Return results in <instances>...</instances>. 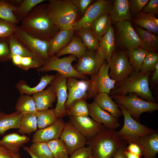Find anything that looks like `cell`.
Returning a JSON list of instances; mask_svg holds the SVG:
<instances>
[{
    "label": "cell",
    "mask_w": 158,
    "mask_h": 158,
    "mask_svg": "<svg viewBox=\"0 0 158 158\" xmlns=\"http://www.w3.org/2000/svg\"><path fill=\"white\" fill-rule=\"evenodd\" d=\"M47 5L42 3L35 6L21 21L20 27L30 35L49 42L59 30L49 18Z\"/></svg>",
    "instance_id": "obj_1"
},
{
    "label": "cell",
    "mask_w": 158,
    "mask_h": 158,
    "mask_svg": "<svg viewBox=\"0 0 158 158\" xmlns=\"http://www.w3.org/2000/svg\"><path fill=\"white\" fill-rule=\"evenodd\" d=\"M127 143L118 137L115 130L104 127L95 136L87 140L86 145L91 148L93 158H113L117 150L127 147Z\"/></svg>",
    "instance_id": "obj_2"
},
{
    "label": "cell",
    "mask_w": 158,
    "mask_h": 158,
    "mask_svg": "<svg viewBox=\"0 0 158 158\" xmlns=\"http://www.w3.org/2000/svg\"><path fill=\"white\" fill-rule=\"evenodd\" d=\"M48 1V16L59 30L72 29L81 17L78 9L70 0Z\"/></svg>",
    "instance_id": "obj_3"
},
{
    "label": "cell",
    "mask_w": 158,
    "mask_h": 158,
    "mask_svg": "<svg viewBox=\"0 0 158 158\" xmlns=\"http://www.w3.org/2000/svg\"><path fill=\"white\" fill-rule=\"evenodd\" d=\"M151 72L143 73L133 71L123 81L116 83L117 85L111 90V95H126L134 93L141 98L154 103V99L149 85V78Z\"/></svg>",
    "instance_id": "obj_4"
},
{
    "label": "cell",
    "mask_w": 158,
    "mask_h": 158,
    "mask_svg": "<svg viewBox=\"0 0 158 158\" xmlns=\"http://www.w3.org/2000/svg\"><path fill=\"white\" fill-rule=\"evenodd\" d=\"M111 97L117 104L122 106L133 119L139 122L142 113L152 112L158 110L157 103L144 100L134 93H130L127 96L111 95Z\"/></svg>",
    "instance_id": "obj_5"
},
{
    "label": "cell",
    "mask_w": 158,
    "mask_h": 158,
    "mask_svg": "<svg viewBox=\"0 0 158 158\" xmlns=\"http://www.w3.org/2000/svg\"><path fill=\"white\" fill-rule=\"evenodd\" d=\"M76 58L71 55L60 58L55 56L49 58L44 64L37 68L38 73L55 71L66 77H74L81 80H88V77L78 73L73 68L72 63L76 61Z\"/></svg>",
    "instance_id": "obj_6"
},
{
    "label": "cell",
    "mask_w": 158,
    "mask_h": 158,
    "mask_svg": "<svg viewBox=\"0 0 158 158\" xmlns=\"http://www.w3.org/2000/svg\"><path fill=\"white\" fill-rule=\"evenodd\" d=\"M124 117V124L117 134L121 139L126 141L129 144L133 142L136 144L141 136L153 133L152 128L142 124L135 120L127 111L122 105H118Z\"/></svg>",
    "instance_id": "obj_7"
},
{
    "label": "cell",
    "mask_w": 158,
    "mask_h": 158,
    "mask_svg": "<svg viewBox=\"0 0 158 158\" xmlns=\"http://www.w3.org/2000/svg\"><path fill=\"white\" fill-rule=\"evenodd\" d=\"M109 68L107 62L104 61L98 73L91 76L87 99L94 98L102 93L110 94L111 90L115 88L116 83L109 75Z\"/></svg>",
    "instance_id": "obj_8"
},
{
    "label": "cell",
    "mask_w": 158,
    "mask_h": 158,
    "mask_svg": "<svg viewBox=\"0 0 158 158\" xmlns=\"http://www.w3.org/2000/svg\"><path fill=\"white\" fill-rule=\"evenodd\" d=\"M116 42L122 49L127 51L142 48L143 44L133 28L131 21L126 20L115 23Z\"/></svg>",
    "instance_id": "obj_9"
},
{
    "label": "cell",
    "mask_w": 158,
    "mask_h": 158,
    "mask_svg": "<svg viewBox=\"0 0 158 158\" xmlns=\"http://www.w3.org/2000/svg\"><path fill=\"white\" fill-rule=\"evenodd\" d=\"M107 62L109 67V75L116 83L123 81L133 71L126 52L124 50L114 52Z\"/></svg>",
    "instance_id": "obj_10"
},
{
    "label": "cell",
    "mask_w": 158,
    "mask_h": 158,
    "mask_svg": "<svg viewBox=\"0 0 158 158\" xmlns=\"http://www.w3.org/2000/svg\"><path fill=\"white\" fill-rule=\"evenodd\" d=\"M105 60L98 50H87L77 63L72 66L79 73L91 77L98 73Z\"/></svg>",
    "instance_id": "obj_11"
},
{
    "label": "cell",
    "mask_w": 158,
    "mask_h": 158,
    "mask_svg": "<svg viewBox=\"0 0 158 158\" xmlns=\"http://www.w3.org/2000/svg\"><path fill=\"white\" fill-rule=\"evenodd\" d=\"M13 35L40 59L45 61L49 58L48 54L49 42L30 35L18 25Z\"/></svg>",
    "instance_id": "obj_12"
},
{
    "label": "cell",
    "mask_w": 158,
    "mask_h": 158,
    "mask_svg": "<svg viewBox=\"0 0 158 158\" xmlns=\"http://www.w3.org/2000/svg\"><path fill=\"white\" fill-rule=\"evenodd\" d=\"M112 1L111 0H97L89 6L72 29L75 32L84 28H89L92 23L104 12L110 11Z\"/></svg>",
    "instance_id": "obj_13"
},
{
    "label": "cell",
    "mask_w": 158,
    "mask_h": 158,
    "mask_svg": "<svg viewBox=\"0 0 158 158\" xmlns=\"http://www.w3.org/2000/svg\"><path fill=\"white\" fill-rule=\"evenodd\" d=\"M60 138L70 155L76 150L85 147L87 140L69 121L65 123Z\"/></svg>",
    "instance_id": "obj_14"
},
{
    "label": "cell",
    "mask_w": 158,
    "mask_h": 158,
    "mask_svg": "<svg viewBox=\"0 0 158 158\" xmlns=\"http://www.w3.org/2000/svg\"><path fill=\"white\" fill-rule=\"evenodd\" d=\"M67 78L57 72L54 78L49 84L54 88L57 99L56 107L54 109L57 118L68 115L65 107L68 95Z\"/></svg>",
    "instance_id": "obj_15"
},
{
    "label": "cell",
    "mask_w": 158,
    "mask_h": 158,
    "mask_svg": "<svg viewBox=\"0 0 158 158\" xmlns=\"http://www.w3.org/2000/svg\"><path fill=\"white\" fill-rule=\"evenodd\" d=\"M89 82L90 79L78 80L74 77L67 78L66 85L68 95L65 104L66 109L77 100L84 98L87 99Z\"/></svg>",
    "instance_id": "obj_16"
},
{
    "label": "cell",
    "mask_w": 158,
    "mask_h": 158,
    "mask_svg": "<svg viewBox=\"0 0 158 158\" xmlns=\"http://www.w3.org/2000/svg\"><path fill=\"white\" fill-rule=\"evenodd\" d=\"M69 121L73 126L87 139L96 135L104 127L88 116L74 117L69 116Z\"/></svg>",
    "instance_id": "obj_17"
},
{
    "label": "cell",
    "mask_w": 158,
    "mask_h": 158,
    "mask_svg": "<svg viewBox=\"0 0 158 158\" xmlns=\"http://www.w3.org/2000/svg\"><path fill=\"white\" fill-rule=\"evenodd\" d=\"M88 107L89 115L97 122L102 124L104 128L115 130L121 126L118 118L102 109L94 101L88 104Z\"/></svg>",
    "instance_id": "obj_18"
},
{
    "label": "cell",
    "mask_w": 158,
    "mask_h": 158,
    "mask_svg": "<svg viewBox=\"0 0 158 158\" xmlns=\"http://www.w3.org/2000/svg\"><path fill=\"white\" fill-rule=\"evenodd\" d=\"M65 123L62 118H57L52 124L36 131L32 135V142H47L59 138L64 129Z\"/></svg>",
    "instance_id": "obj_19"
},
{
    "label": "cell",
    "mask_w": 158,
    "mask_h": 158,
    "mask_svg": "<svg viewBox=\"0 0 158 158\" xmlns=\"http://www.w3.org/2000/svg\"><path fill=\"white\" fill-rule=\"evenodd\" d=\"M75 32L72 28L59 30L49 42L48 52L49 57L55 56L60 50L66 46L71 41Z\"/></svg>",
    "instance_id": "obj_20"
},
{
    "label": "cell",
    "mask_w": 158,
    "mask_h": 158,
    "mask_svg": "<svg viewBox=\"0 0 158 158\" xmlns=\"http://www.w3.org/2000/svg\"><path fill=\"white\" fill-rule=\"evenodd\" d=\"M141 149L144 158H156L158 152V133L157 131L140 137L136 143Z\"/></svg>",
    "instance_id": "obj_21"
},
{
    "label": "cell",
    "mask_w": 158,
    "mask_h": 158,
    "mask_svg": "<svg viewBox=\"0 0 158 158\" xmlns=\"http://www.w3.org/2000/svg\"><path fill=\"white\" fill-rule=\"evenodd\" d=\"M109 13L112 22L130 20L131 16L129 1L115 0L113 1Z\"/></svg>",
    "instance_id": "obj_22"
},
{
    "label": "cell",
    "mask_w": 158,
    "mask_h": 158,
    "mask_svg": "<svg viewBox=\"0 0 158 158\" xmlns=\"http://www.w3.org/2000/svg\"><path fill=\"white\" fill-rule=\"evenodd\" d=\"M30 140L27 136L13 132L4 136L0 140V145L13 154L18 153L20 147Z\"/></svg>",
    "instance_id": "obj_23"
},
{
    "label": "cell",
    "mask_w": 158,
    "mask_h": 158,
    "mask_svg": "<svg viewBox=\"0 0 158 158\" xmlns=\"http://www.w3.org/2000/svg\"><path fill=\"white\" fill-rule=\"evenodd\" d=\"M116 37L114 27L111 25L108 30L99 41L98 50L107 61L114 53Z\"/></svg>",
    "instance_id": "obj_24"
},
{
    "label": "cell",
    "mask_w": 158,
    "mask_h": 158,
    "mask_svg": "<svg viewBox=\"0 0 158 158\" xmlns=\"http://www.w3.org/2000/svg\"><path fill=\"white\" fill-rule=\"evenodd\" d=\"M55 75L46 74L42 75L39 83L34 87L28 85L26 82L23 80H19L15 84L16 88L20 95H33L43 90L54 79Z\"/></svg>",
    "instance_id": "obj_25"
},
{
    "label": "cell",
    "mask_w": 158,
    "mask_h": 158,
    "mask_svg": "<svg viewBox=\"0 0 158 158\" xmlns=\"http://www.w3.org/2000/svg\"><path fill=\"white\" fill-rule=\"evenodd\" d=\"M38 111H43L49 109L57 99L54 90L51 86L46 89L32 95Z\"/></svg>",
    "instance_id": "obj_26"
},
{
    "label": "cell",
    "mask_w": 158,
    "mask_h": 158,
    "mask_svg": "<svg viewBox=\"0 0 158 158\" xmlns=\"http://www.w3.org/2000/svg\"><path fill=\"white\" fill-rule=\"evenodd\" d=\"M87 50L80 38L75 35L70 42L60 50L55 55L57 57L66 54L72 55L78 59L80 58Z\"/></svg>",
    "instance_id": "obj_27"
},
{
    "label": "cell",
    "mask_w": 158,
    "mask_h": 158,
    "mask_svg": "<svg viewBox=\"0 0 158 158\" xmlns=\"http://www.w3.org/2000/svg\"><path fill=\"white\" fill-rule=\"evenodd\" d=\"M111 23L109 12H105L94 21L89 28L95 37L99 41L108 30Z\"/></svg>",
    "instance_id": "obj_28"
},
{
    "label": "cell",
    "mask_w": 158,
    "mask_h": 158,
    "mask_svg": "<svg viewBox=\"0 0 158 158\" xmlns=\"http://www.w3.org/2000/svg\"><path fill=\"white\" fill-rule=\"evenodd\" d=\"M93 99L94 101L101 108L109 112L114 117L118 118L123 115L121 110L118 108V105L107 93H100Z\"/></svg>",
    "instance_id": "obj_29"
},
{
    "label": "cell",
    "mask_w": 158,
    "mask_h": 158,
    "mask_svg": "<svg viewBox=\"0 0 158 158\" xmlns=\"http://www.w3.org/2000/svg\"><path fill=\"white\" fill-rule=\"evenodd\" d=\"M23 115L18 111L8 114L0 111V135L9 129H18Z\"/></svg>",
    "instance_id": "obj_30"
},
{
    "label": "cell",
    "mask_w": 158,
    "mask_h": 158,
    "mask_svg": "<svg viewBox=\"0 0 158 158\" xmlns=\"http://www.w3.org/2000/svg\"><path fill=\"white\" fill-rule=\"evenodd\" d=\"M134 29L143 44V48L148 51L156 52L158 49V36L136 25Z\"/></svg>",
    "instance_id": "obj_31"
},
{
    "label": "cell",
    "mask_w": 158,
    "mask_h": 158,
    "mask_svg": "<svg viewBox=\"0 0 158 158\" xmlns=\"http://www.w3.org/2000/svg\"><path fill=\"white\" fill-rule=\"evenodd\" d=\"M8 38L11 56L12 55H19L22 57H30L41 63L42 65L44 64L45 61L36 56L13 35Z\"/></svg>",
    "instance_id": "obj_32"
},
{
    "label": "cell",
    "mask_w": 158,
    "mask_h": 158,
    "mask_svg": "<svg viewBox=\"0 0 158 158\" xmlns=\"http://www.w3.org/2000/svg\"><path fill=\"white\" fill-rule=\"evenodd\" d=\"M155 16L153 14L141 11L132 17L131 21L135 25L157 35L158 34V26L154 24L153 20Z\"/></svg>",
    "instance_id": "obj_33"
},
{
    "label": "cell",
    "mask_w": 158,
    "mask_h": 158,
    "mask_svg": "<svg viewBox=\"0 0 158 158\" xmlns=\"http://www.w3.org/2000/svg\"><path fill=\"white\" fill-rule=\"evenodd\" d=\"M15 109L23 114H36L38 111L32 96L26 94L20 95L15 104Z\"/></svg>",
    "instance_id": "obj_34"
},
{
    "label": "cell",
    "mask_w": 158,
    "mask_h": 158,
    "mask_svg": "<svg viewBox=\"0 0 158 158\" xmlns=\"http://www.w3.org/2000/svg\"><path fill=\"white\" fill-rule=\"evenodd\" d=\"M126 52L133 71H140L142 63L148 51L139 48L130 49Z\"/></svg>",
    "instance_id": "obj_35"
},
{
    "label": "cell",
    "mask_w": 158,
    "mask_h": 158,
    "mask_svg": "<svg viewBox=\"0 0 158 158\" xmlns=\"http://www.w3.org/2000/svg\"><path fill=\"white\" fill-rule=\"evenodd\" d=\"M37 122L36 114H23L18 132L22 135L26 134L30 135L37 131Z\"/></svg>",
    "instance_id": "obj_36"
},
{
    "label": "cell",
    "mask_w": 158,
    "mask_h": 158,
    "mask_svg": "<svg viewBox=\"0 0 158 158\" xmlns=\"http://www.w3.org/2000/svg\"><path fill=\"white\" fill-rule=\"evenodd\" d=\"M75 34L80 37L87 50H98L99 41L94 35L89 28H81L75 31Z\"/></svg>",
    "instance_id": "obj_37"
},
{
    "label": "cell",
    "mask_w": 158,
    "mask_h": 158,
    "mask_svg": "<svg viewBox=\"0 0 158 158\" xmlns=\"http://www.w3.org/2000/svg\"><path fill=\"white\" fill-rule=\"evenodd\" d=\"M45 1L46 0H23L21 4L13 11V13L20 23L35 6Z\"/></svg>",
    "instance_id": "obj_38"
},
{
    "label": "cell",
    "mask_w": 158,
    "mask_h": 158,
    "mask_svg": "<svg viewBox=\"0 0 158 158\" xmlns=\"http://www.w3.org/2000/svg\"><path fill=\"white\" fill-rule=\"evenodd\" d=\"M86 99L84 98L73 102L67 109V114L74 117L88 116L89 112Z\"/></svg>",
    "instance_id": "obj_39"
},
{
    "label": "cell",
    "mask_w": 158,
    "mask_h": 158,
    "mask_svg": "<svg viewBox=\"0 0 158 158\" xmlns=\"http://www.w3.org/2000/svg\"><path fill=\"white\" fill-rule=\"evenodd\" d=\"M38 128L39 129L45 128L54 123L57 120L54 109L38 111L36 114Z\"/></svg>",
    "instance_id": "obj_40"
},
{
    "label": "cell",
    "mask_w": 158,
    "mask_h": 158,
    "mask_svg": "<svg viewBox=\"0 0 158 158\" xmlns=\"http://www.w3.org/2000/svg\"><path fill=\"white\" fill-rule=\"evenodd\" d=\"M16 8L9 0H0V18L16 24H18L19 22L13 13Z\"/></svg>",
    "instance_id": "obj_41"
},
{
    "label": "cell",
    "mask_w": 158,
    "mask_h": 158,
    "mask_svg": "<svg viewBox=\"0 0 158 158\" xmlns=\"http://www.w3.org/2000/svg\"><path fill=\"white\" fill-rule=\"evenodd\" d=\"M28 148L38 158H54L47 142L33 143Z\"/></svg>",
    "instance_id": "obj_42"
},
{
    "label": "cell",
    "mask_w": 158,
    "mask_h": 158,
    "mask_svg": "<svg viewBox=\"0 0 158 158\" xmlns=\"http://www.w3.org/2000/svg\"><path fill=\"white\" fill-rule=\"evenodd\" d=\"M54 158H68L66 147L59 138L47 142Z\"/></svg>",
    "instance_id": "obj_43"
},
{
    "label": "cell",
    "mask_w": 158,
    "mask_h": 158,
    "mask_svg": "<svg viewBox=\"0 0 158 158\" xmlns=\"http://www.w3.org/2000/svg\"><path fill=\"white\" fill-rule=\"evenodd\" d=\"M158 63V54L156 52L148 51L142 63L140 72L147 73L154 71Z\"/></svg>",
    "instance_id": "obj_44"
},
{
    "label": "cell",
    "mask_w": 158,
    "mask_h": 158,
    "mask_svg": "<svg viewBox=\"0 0 158 158\" xmlns=\"http://www.w3.org/2000/svg\"><path fill=\"white\" fill-rule=\"evenodd\" d=\"M18 25L0 18V38H8L13 35Z\"/></svg>",
    "instance_id": "obj_45"
},
{
    "label": "cell",
    "mask_w": 158,
    "mask_h": 158,
    "mask_svg": "<svg viewBox=\"0 0 158 158\" xmlns=\"http://www.w3.org/2000/svg\"><path fill=\"white\" fill-rule=\"evenodd\" d=\"M8 38H0V62L11 60Z\"/></svg>",
    "instance_id": "obj_46"
},
{
    "label": "cell",
    "mask_w": 158,
    "mask_h": 158,
    "mask_svg": "<svg viewBox=\"0 0 158 158\" xmlns=\"http://www.w3.org/2000/svg\"><path fill=\"white\" fill-rule=\"evenodd\" d=\"M42 64L30 57H22L18 67L21 70L27 71L30 68H37Z\"/></svg>",
    "instance_id": "obj_47"
},
{
    "label": "cell",
    "mask_w": 158,
    "mask_h": 158,
    "mask_svg": "<svg viewBox=\"0 0 158 158\" xmlns=\"http://www.w3.org/2000/svg\"><path fill=\"white\" fill-rule=\"evenodd\" d=\"M131 16L134 17L142 11L149 0H130Z\"/></svg>",
    "instance_id": "obj_48"
},
{
    "label": "cell",
    "mask_w": 158,
    "mask_h": 158,
    "mask_svg": "<svg viewBox=\"0 0 158 158\" xmlns=\"http://www.w3.org/2000/svg\"><path fill=\"white\" fill-rule=\"evenodd\" d=\"M75 6L81 16L84 15L90 5L94 2L93 0H70Z\"/></svg>",
    "instance_id": "obj_49"
},
{
    "label": "cell",
    "mask_w": 158,
    "mask_h": 158,
    "mask_svg": "<svg viewBox=\"0 0 158 158\" xmlns=\"http://www.w3.org/2000/svg\"><path fill=\"white\" fill-rule=\"evenodd\" d=\"M92 155L91 148L85 146L75 151L69 158H88Z\"/></svg>",
    "instance_id": "obj_50"
},
{
    "label": "cell",
    "mask_w": 158,
    "mask_h": 158,
    "mask_svg": "<svg viewBox=\"0 0 158 158\" xmlns=\"http://www.w3.org/2000/svg\"><path fill=\"white\" fill-rule=\"evenodd\" d=\"M145 13H150L155 16L158 13V0H149L142 11Z\"/></svg>",
    "instance_id": "obj_51"
},
{
    "label": "cell",
    "mask_w": 158,
    "mask_h": 158,
    "mask_svg": "<svg viewBox=\"0 0 158 158\" xmlns=\"http://www.w3.org/2000/svg\"><path fill=\"white\" fill-rule=\"evenodd\" d=\"M126 147L127 150L132 154L141 157L143 155L142 151L140 147L136 143L132 142Z\"/></svg>",
    "instance_id": "obj_52"
},
{
    "label": "cell",
    "mask_w": 158,
    "mask_h": 158,
    "mask_svg": "<svg viewBox=\"0 0 158 158\" xmlns=\"http://www.w3.org/2000/svg\"><path fill=\"white\" fill-rule=\"evenodd\" d=\"M127 147L119 148L113 156V158H127L125 153Z\"/></svg>",
    "instance_id": "obj_53"
},
{
    "label": "cell",
    "mask_w": 158,
    "mask_h": 158,
    "mask_svg": "<svg viewBox=\"0 0 158 158\" xmlns=\"http://www.w3.org/2000/svg\"><path fill=\"white\" fill-rule=\"evenodd\" d=\"M0 158H13V155L0 145Z\"/></svg>",
    "instance_id": "obj_54"
},
{
    "label": "cell",
    "mask_w": 158,
    "mask_h": 158,
    "mask_svg": "<svg viewBox=\"0 0 158 158\" xmlns=\"http://www.w3.org/2000/svg\"><path fill=\"white\" fill-rule=\"evenodd\" d=\"M152 79L154 82H157L158 80V63L155 66L154 70L152 74Z\"/></svg>",
    "instance_id": "obj_55"
},
{
    "label": "cell",
    "mask_w": 158,
    "mask_h": 158,
    "mask_svg": "<svg viewBox=\"0 0 158 158\" xmlns=\"http://www.w3.org/2000/svg\"><path fill=\"white\" fill-rule=\"evenodd\" d=\"M125 153L127 158H141V157L130 152L126 150Z\"/></svg>",
    "instance_id": "obj_56"
},
{
    "label": "cell",
    "mask_w": 158,
    "mask_h": 158,
    "mask_svg": "<svg viewBox=\"0 0 158 158\" xmlns=\"http://www.w3.org/2000/svg\"><path fill=\"white\" fill-rule=\"evenodd\" d=\"M24 150L27 152L32 158H38L35 156L30 150L28 147L23 146Z\"/></svg>",
    "instance_id": "obj_57"
},
{
    "label": "cell",
    "mask_w": 158,
    "mask_h": 158,
    "mask_svg": "<svg viewBox=\"0 0 158 158\" xmlns=\"http://www.w3.org/2000/svg\"><path fill=\"white\" fill-rule=\"evenodd\" d=\"M13 158H22L19 152L13 154Z\"/></svg>",
    "instance_id": "obj_58"
},
{
    "label": "cell",
    "mask_w": 158,
    "mask_h": 158,
    "mask_svg": "<svg viewBox=\"0 0 158 158\" xmlns=\"http://www.w3.org/2000/svg\"><path fill=\"white\" fill-rule=\"evenodd\" d=\"M153 21L154 24L157 25L158 26V19L155 17V16L153 18Z\"/></svg>",
    "instance_id": "obj_59"
},
{
    "label": "cell",
    "mask_w": 158,
    "mask_h": 158,
    "mask_svg": "<svg viewBox=\"0 0 158 158\" xmlns=\"http://www.w3.org/2000/svg\"><path fill=\"white\" fill-rule=\"evenodd\" d=\"M88 158H93V156H92V155L90 156V157Z\"/></svg>",
    "instance_id": "obj_60"
}]
</instances>
